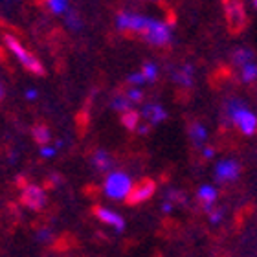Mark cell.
Listing matches in <instances>:
<instances>
[{
  "label": "cell",
  "mask_w": 257,
  "mask_h": 257,
  "mask_svg": "<svg viewBox=\"0 0 257 257\" xmlns=\"http://www.w3.org/2000/svg\"><path fill=\"white\" fill-rule=\"evenodd\" d=\"M133 178L125 171H108L105 180H103V193L108 200L121 202L127 200L131 191H133Z\"/></svg>",
  "instance_id": "1"
},
{
  "label": "cell",
  "mask_w": 257,
  "mask_h": 257,
  "mask_svg": "<svg viewBox=\"0 0 257 257\" xmlns=\"http://www.w3.org/2000/svg\"><path fill=\"white\" fill-rule=\"evenodd\" d=\"M226 116L244 136H253L257 133V116L248 110L239 99H230L226 105Z\"/></svg>",
  "instance_id": "2"
},
{
  "label": "cell",
  "mask_w": 257,
  "mask_h": 257,
  "mask_svg": "<svg viewBox=\"0 0 257 257\" xmlns=\"http://www.w3.org/2000/svg\"><path fill=\"white\" fill-rule=\"evenodd\" d=\"M4 43H6V46L11 50V54L15 55L17 59H19V63H21L28 72H32V74H35V75H44L43 63H41V61H39L32 52H28V50L21 44L19 39L13 37V35H10V33H6Z\"/></svg>",
  "instance_id": "3"
},
{
  "label": "cell",
  "mask_w": 257,
  "mask_h": 257,
  "mask_svg": "<svg viewBox=\"0 0 257 257\" xmlns=\"http://www.w3.org/2000/svg\"><path fill=\"white\" fill-rule=\"evenodd\" d=\"M142 37H144L149 44H155V46H166V44L171 43V30H169V26H167L166 22L149 19L144 33H142Z\"/></svg>",
  "instance_id": "4"
},
{
  "label": "cell",
  "mask_w": 257,
  "mask_h": 257,
  "mask_svg": "<svg viewBox=\"0 0 257 257\" xmlns=\"http://www.w3.org/2000/svg\"><path fill=\"white\" fill-rule=\"evenodd\" d=\"M149 19L147 17H142L138 13H131V11H121L118 17H116V26L121 32H134V33H144L145 26H147Z\"/></svg>",
  "instance_id": "5"
},
{
  "label": "cell",
  "mask_w": 257,
  "mask_h": 257,
  "mask_svg": "<svg viewBox=\"0 0 257 257\" xmlns=\"http://www.w3.org/2000/svg\"><path fill=\"white\" fill-rule=\"evenodd\" d=\"M241 177V164L233 158H224V160L217 162L215 166V178L222 184L235 182Z\"/></svg>",
  "instance_id": "6"
},
{
  "label": "cell",
  "mask_w": 257,
  "mask_h": 257,
  "mask_svg": "<svg viewBox=\"0 0 257 257\" xmlns=\"http://www.w3.org/2000/svg\"><path fill=\"white\" fill-rule=\"evenodd\" d=\"M21 200L26 208L33 209V211H41L46 206V191L41 186L28 184L26 188L22 189Z\"/></svg>",
  "instance_id": "7"
},
{
  "label": "cell",
  "mask_w": 257,
  "mask_h": 257,
  "mask_svg": "<svg viewBox=\"0 0 257 257\" xmlns=\"http://www.w3.org/2000/svg\"><path fill=\"white\" fill-rule=\"evenodd\" d=\"M156 193V184L155 180H151V178H144V180H140L133 186V191L128 195L127 202L136 206V204H144L147 200L155 197Z\"/></svg>",
  "instance_id": "8"
},
{
  "label": "cell",
  "mask_w": 257,
  "mask_h": 257,
  "mask_svg": "<svg viewBox=\"0 0 257 257\" xmlns=\"http://www.w3.org/2000/svg\"><path fill=\"white\" fill-rule=\"evenodd\" d=\"M94 215L96 219L103 224H107L108 228H112L116 231H123L125 230V219L118 211H114L112 208H107V206H97L94 208Z\"/></svg>",
  "instance_id": "9"
},
{
  "label": "cell",
  "mask_w": 257,
  "mask_h": 257,
  "mask_svg": "<svg viewBox=\"0 0 257 257\" xmlns=\"http://www.w3.org/2000/svg\"><path fill=\"white\" fill-rule=\"evenodd\" d=\"M217 198H219V189L215 188V186H211V184H202V186L197 189V200L202 204V208L206 209L208 213L215 208Z\"/></svg>",
  "instance_id": "10"
},
{
  "label": "cell",
  "mask_w": 257,
  "mask_h": 257,
  "mask_svg": "<svg viewBox=\"0 0 257 257\" xmlns=\"http://www.w3.org/2000/svg\"><path fill=\"white\" fill-rule=\"evenodd\" d=\"M140 116H144V119H147L149 125H158L167 119L166 108L162 107V105H158V103H147V105H144Z\"/></svg>",
  "instance_id": "11"
},
{
  "label": "cell",
  "mask_w": 257,
  "mask_h": 257,
  "mask_svg": "<svg viewBox=\"0 0 257 257\" xmlns=\"http://www.w3.org/2000/svg\"><path fill=\"white\" fill-rule=\"evenodd\" d=\"M112 164H114L112 156L108 155L107 151L99 149V151H96V153L92 155V166L96 167L97 171H101V173L112 171Z\"/></svg>",
  "instance_id": "12"
},
{
  "label": "cell",
  "mask_w": 257,
  "mask_h": 257,
  "mask_svg": "<svg viewBox=\"0 0 257 257\" xmlns=\"http://www.w3.org/2000/svg\"><path fill=\"white\" fill-rule=\"evenodd\" d=\"M228 19L233 30L244 24V13H242V6L237 0H231V4H228Z\"/></svg>",
  "instance_id": "13"
},
{
  "label": "cell",
  "mask_w": 257,
  "mask_h": 257,
  "mask_svg": "<svg viewBox=\"0 0 257 257\" xmlns=\"http://www.w3.org/2000/svg\"><path fill=\"white\" fill-rule=\"evenodd\" d=\"M189 138H191V142L197 145V147L202 149L204 144H206V140H208V128L204 127L202 123L195 121V123H191V127H189Z\"/></svg>",
  "instance_id": "14"
},
{
  "label": "cell",
  "mask_w": 257,
  "mask_h": 257,
  "mask_svg": "<svg viewBox=\"0 0 257 257\" xmlns=\"http://www.w3.org/2000/svg\"><path fill=\"white\" fill-rule=\"evenodd\" d=\"M173 81L180 86H191L193 85V66L186 64L180 70L173 72Z\"/></svg>",
  "instance_id": "15"
},
{
  "label": "cell",
  "mask_w": 257,
  "mask_h": 257,
  "mask_svg": "<svg viewBox=\"0 0 257 257\" xmlns=\"http://www.w3.org/2000/svg\"><path fill=\"white\" fill-rule=\"evenodd\" d=\"M140 116L136 110H127V112H123L121 114V123H123V127L127 128V131H136L138 128V125H140Z\"/></svg>",
  "instance_id": "16"
},
{
  "label": "cell",
  "mask_w": 257,
  "mask_h": 257,
  "mask_svg": "<svg viewBox=\"0 0 257 257\" xmlns=\"http://www.w3.org/2000/svg\"><path fill=\"white\" fill-rule=\"evenodd\" d=\"M33 138H35L37 144H41V147H43V145H48V142L52 140L50 128L46 127V125H35V127H33Z\"/></svg>",
  "instance_id": "17"
},
{
  "label": "cell",
  "mask_w": 257,
  "mask_h": 257,
  "mask_svg": "<svg viewBox=\"0 0 257 257\" xmlns=\"http://www.w3.org/2000/svg\"><path fill=\"white\" fill-rule=\"evenodd\" d=\"M231 57H233V63L239 64V66H244V64L248 63H252L253 59V54H252V50H246V48H239L235 50L233 54H231Z\"/></svg>",
  "instance_id": "18"
},
{
  "label": "cell",
  "mask_w": 257,
  "mask_h": 257,
  "mask_svg": "<svg viewBox=\"0 0 257 257\" xmlns=\"http://www.w3.org/2000/svg\"><path fill=\"white\" fill-rule=\"evenodd\" d=\"M241 79L244 83H253L257 79V64L248 63L241 68Z\"/></svg>",
  "instance_id": "19"
},
{
  "label": "cell",
  "mask_w": 257,
  "mask_h": 257,
  "mask_svg": "<svg viewBox=\"0 0 257 257\" xmlns=\"http://www.w3.org/2000/svg\"><path fill=\"white\" fill-rule=\"evenodd\" d=\"M131 105H133V103L128 101L125 94H118V96H114V99H112V108L114 110H118V112H121V114L127 112V110H131Z\"/></svg>",
  "instance_id": "20"
},
{
  "label": "cell",
  "mask_w": 257,
  "mask_h": 257,
  "mask_svg": "<svg viewBox=\"0 0 257 257\" xmlns=\"http://www.w3.org/2000/svg\"><path fill=\"white\" fill-rule=\"evenodd\" d=\"M50 11L55 13V15H61V13H66L68 11V0H46Z\"/></svg>",
  "instance_id": "21"
},
{
  "label": "cell",
  "mask_w": 257,
  "mask_h": 257,
  "mask_svg": "<svg viewBox=\"0 0 257 257\" xmlns=\"http://www.w3.org/2000/svg\"><path fill=\"white\" fill-rule=\"evenodd\" d=\"M140 74L144 75L145 81H155L156 77H158V68H156L153 63H145L144 68H142V72Z\"/></svg>",
  "instance_id": "22"
},
{
  "label": "cell",
  "mask_w": 257,
  "mask_h": 257,
  "mask_svg": "<svg viewBox=\"0 0 257 257\" xmlns=\"http://www.w3.org/2000/svg\"><path fill=\"white\" fill-rule=\"evenodd\" d=\"M166 200L167 202H171L173 206H175V202H178V204H184V193L182 191H177V189H169V191L166 193Z\"/></svg>",
  "instance_id": "23"
},
{
  "label": "cell",
  "mask_w": 257,
  "mask_h": 257,
  "mask_svg": "<svg viewBox=\"0 0 257 257\" xmlns=\"http://www.w3.org/2000/svg\"><path fill=\"white\" fill-rule=\"evenodd\" d=\"M208 219H209V222H211L213 226L220 224V222H222V219H224V211H222V209H215L213 208L208 213Z\"/></svg>",
  "instance_id": "24"
},
{
  "label": "cell",
  "mask_w": 257,
  "mask_h": 257,
  "mask_svg": "<svg viewBox=\"0 0 257 257\" xmlns=\"http://www.w3.org/2000/svg\"><path fill=\"white\" fill-rule=\"evenodd\" d=\"M66 24H68L72 30H79L81 28V19L77 13H74V11H70V13H66Z\"/></svg>",
  "instance_id": "25"
},
{
  "label": "cell",
  "mask_w": 257,
  "mask_h": 257,
  "mask_svg": "<svg viewBox=\"0 0 257 257\" xmlns=\"http://www.w3.org/2000/svg\"><path fill=\"white\" fill-rule=\"evenodd\" d=\"M125 96H127V99L131 103H140L142 99H144V92L140 90V88H131Z\"/></svg>",
  "instance_id": "26"
},
{
  "label": "cell",
  "mask_w": 257,
  "mask_h": 257,
  "mask_svg": "<svg viewBox=\"0 0 257 257\" xmlns=\"http://www.w3.org/2000/svg\"><path fill=\"white\" fill-rule=\"evenodd\" d=\"M55 153H57L55 147H50V145H43V147H41V156H43V158H54Z\"/></svg>",
  "instance_id": "27"
},
{
  "label": "cell",
  "mask_w": 257,
  "mask_h": 257,
  "mask_svg": "<svg viewBox=\"0 0 257 257\" xmlns=\"http://www.w3.org/2000/svg\"><path fill=\"white\" fill-rule=\"evenodd\" d=\"M37 239H39V241H43V242L52 241V231H50L48 228H43V230H39L37 231Z\"/></svg>",
  "instance_id": "28"
},
{
  "label": "cell",
  "mask_w": 257,
  "mask_h": 257,
  "mask_svg": "<svg viewBox=\"0 0 257 257\" xmlns=\"http://www.w3.org/2000/svg\"><path fill=\"white\" fill-rule=\"evenodd\" d=\"M127 81L131 83V85H142V83H145L144 75L140 74V72H136V74H131L127 77Z\"/></svg>",
  "instance_id": "29"
},
{
  "label": "cell",
  "mask_w": 257,
  "mask_h": 257,
  "mask_svg": "<svg viewBox=\"0 0 257 257\" xmlns=\"http://www.w3.org/2000/svg\"><path fill=\"white\" fill-rule=\"evenodd\" d=\"M215 156V149L213 147H208V145H204L202 147V158L204 160H211Z\"/></svg>",
  "instance_id": "30"
},
{
  "label": "cell",
  "mask_w": 257,
  "mask_h": 257,
  "mask_svg": "<svg viewBox=\"0 0 257 257\" xmlns=\"http://www.w3.org/2000/svg\"><path fill=\"white\" fill-rule=\"evenodd\" d=\"M162 211H164V213H171V211H173V204L167 202V200H164V204H162Z\"/></svg>",
  "instance_id": "31"
},
{
  "label": "cell",
  "mask_w": 257,
  "mask_h": 257,
  "mask_svg": "<svg viewBox=\"0 0 257 257\" xmlns=\"http://www.w3.org/2000/svg\"><path fill=\"white\" fill-rule=\"evenodd\" d=\"M26 97L28 99H35V97H37V90H33V88L26 90Z\"/></svg>",
  "instance_id": "32"
},
{
  "label": "cell",
  "mask_w": 257,
  "mask_h": 257,
  "mask_svg": "<svg viewBox=\"0 0 257 257\" xmlns=\"http://www.w3.org/2000/svg\"><path fill=\"white\" fill-rule=\"evenodd\" d=\"M140 134H147L149 133V125H138V128H136Z\"/></svg>",
  "instance_id": "33"
},
{
  "label": "cell",
  "mask_w": 257,
  "mask_h": 257,
  "mask_svg": "<svg viewBox=\"0 0 257 257\" xmlns=\"http://www.w3.org/2000/svg\"><path fill=\"white\" fill-rule=\"evenodd\" d=\"M4 96H6V90H4V85H2V81H0V101L4 99Z\"/></svg>",
  "instance_id": "34"
},
{
  "label": "cell",
  "mask_w": 257,
  "mask_h": 257,
  "mask_svg": "<svg viewBox=\"0 0 257 257\" xmlns=\"http://www.w3.org/2000/svg\"><path fill=\"white\" fill-rule=\"evenodd\" d=\"M253 4H255V8H257V0H253Z\"/></svg>",
  "instance_id": "35"
}]
</instances>
